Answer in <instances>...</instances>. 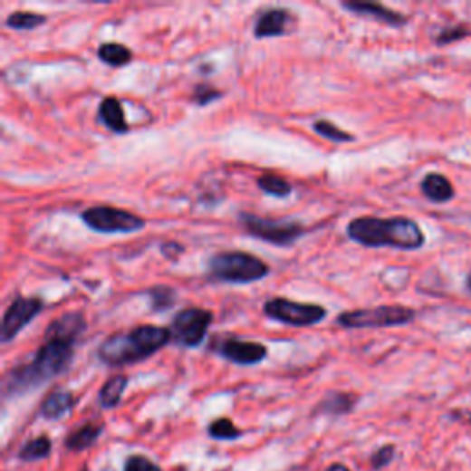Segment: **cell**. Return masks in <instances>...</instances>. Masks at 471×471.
<instances>
[{
	"mask_svg": "<svg viewBox=\"0 0 471 471\" xmlns=\"http://www.w3.org/2000/svg\"><path fill=\"white\" fill-rule=\"evenodd\" d=\"M348 238L365 247H392L417 251L424 247L426 236L420 225L409 217H356L346 226Z\"/></svg>",
	"mask_w": 471,
	"mask_h": 471,
	"instance_id": "obj_1",
	"label": "cell"
},
{
	"mask_svg": "<svg viewBox=\"0 0 471 471\" xmlns=\"http://www.w3.org/2000/svg\"><path fill=\"white\" fill-rule=\"evenodd\" d=\"M74 358V344L59 339H46V342L37 350L35 358L23 367L14 369L6 381L5 392L6 396H15L28 392L41 383L63 374Z\"/></svg>",
	"mask_w": 471,
	"mask_h": 471,
	"instance_id": "obj_2",
	"label": "cell"
},
{
	"mask_svg": "<svg viewBox=\"0 0 471 471\" xmlns=\"http://www.w3.org/2000/svg\"><path fill=\"white\" fill-rule=\"evenodd\" d=\"M169 341L171 333L168 328L144 324L124 333L111 335L98 348V358L109 367H126L151 358Z\"/></svg>",
	"mask_w": 471,
	"mask_h": 471,
	"instance_id": "obj_3",
	"label": "cell"
},
{
	"mask_svg": "<svg viewBox=\"0 0 471 471\" xmlns=\"http://www.w3.org/2000/svg\"><path fill=\"white\" fill-rule=\"evenodd\" d=\"M208 274L217 282L251 284L265 278L269 274V265L249 253L230 251L214 255L210 258Z\"/></svg>",
	"mask_w": 471,
	"mask_h": 471,
	"instance_id": "obj_4",
	"label": "cell"
},
{
	"mask_svg": "<svg viewBox=\"0 0 471 471\" xmlns=\"http://www.w3.org/2000/svg\"><path fill=\"white\" fill-rule=\"evenodd\" d=\"M415 317V310L405 306H380L370 310L344 312L337 317V324L341 328H392L405 326Z\"/></svg>",
	"mask_w": 471,
	"mask_h": 471,
	"instance_id": "obj_5",
	"label": "cell"
},
{
	"mask_svg": "<svg viewBox=\"0 0 471 471\" xmlns=\"http://www.w3.org/2000/svg\"><path fill=\"white\" fill-rule=\"evenodd\" d=\"M240 223L245 226L249 234L255 236V238L280 247H287L294 244L306 232V228L297 221L267 219L249 212L240 214Z\"/></svg>",
	"mask_w": 471,
	"mask_h": 471,
	"instance_id": "obj_6",
	"label": "cell"
},
{
	"mask_svg": "<svg viewBox=\"0 0 471 471\" xmlns=\"http://www.w3.org/2000/svg\"><path fill=\"white\" fill-rule=\"evenodd\" d=\"M82 221L100 234H131L146 226V219L140 216L112 207H92L83 210Z\"/></svg>",
	"mask_w": 471,
	"mask_h": 471,
	"instance_id": "obj_7",
	"label": "cell"
},
{
	"mask_svg": "<svg viewBox=\"0 0 471 471\" xmlns=\"http://www.w3.org/2000/svg\"><path fill=\"white\" fill-rule=\"evenodd\" d=\"M264 313L287 326H297V328H308L315 326L321 321L326 319L328 312L319 304H304V303H294L287 299H271L264 304Z\"/></svg>",
	"mask_w": 471,
	"mask_h": 471,
	"instance_id": "obj_8",
	"label": "cell"
},
{
	"mask_svg": "<svg viewBox=\"0 0 471 471\" xmlns=\"http://www.w3.org/2000/svg\"><path fill=\"white\" fill-rule=\"evenodd\" d=\"M212 321V312L201 308H187L173 317L169 328L171 339L188 348L199 346L205 341Z\"/></svg>",
	"mask_w": 471,
	"mask_h": 471,
	"instance_id": "obj_9",
	"label": "cell"
},
{
	"mask_svg": "<svg viewBox=\"0 0 471 471\" xmlns=\"http://www.w3.org/2000/svg\"><path fill=\"white\" fill-rule=\"evenodd\" d=\"M43 306L44 304L41 299L17 297L3 317V326H0V339H3V342L15 339L43 312Z\"/></svg>",
	"mask_w": 471,
	"mask_h": 471,
	"instance_id": "obj_10",
	"label": "cell"
},
{
	"mask_svg": "<svg viewBox=\"0 0 471 471\" xmlns=\"http://www.w3.org/2000/svg\"><path fill=\"white\" fill-rule=\"evenodd\" d=\"M217 353L221 358L242 365L251 367L258 365L267 358V348L255 341H242V339H225L217 346Z\"/></svg>",
	"mask_w": 471,
	"mask_h": 471,
	"instance_id": "obj_11",
	"label": "cell"
},
{
	"mask_svg": "<svg viewBox=\"0 0 471 471\" xmlns=\"http://www.w3.org/2000/svg\"><path fill=\"white\" fill-rule=\"evenodd\" d=\"M293 23V17L287 10L282 8H271L260 14L255 24V35L258 39H267V37H280L289 32V26Z\"/></svg>",
	"mask_w": 471,
	"mask_h": 471,
	"instance_id": "obj_12",
	"label": "cell"
},
{
	"mask_svg": "<svg viewBox=\"0 0 471 471\" xmlns=\"http://www.w3.org/2000/svg\"><path fill=\"white\" fill-rule=\"evenodd\" d=\"M85 328H87V321L83 313H65L48 326L44 339H59L74 344L78 337L85 332Z\"/></svg>",
	"mask_w": 471,
	"mask_h": 471,
	"instance_id": "obj_13",
	"label": "cell"
},
{
	"mask_svg": "<svg viewBox=\"0 0 471 471\" xmlns=\"http://www.w3.org/2000/svg\"><path fill=\"white\" fill-rule=\"evenodd\" d=\"M74 405H76V398L72 392L63 390V389H55L44 398L39 412H41V417L46 420H59L65 415H69V412L74 409Z\"/></svg>",
	"mask_w": 471,
	"mask_h": 471,
	"instance_id": "obj_14",
	"label": "cell"
},
{
	"mask_svg": "<svg viewBox=\"0 0 471 471\" xmlns=\"http://www.w3.org/2000/svg\"><path fill=\"white\" fill-rule=\"evenodd\" d=\"M342 8L348 10V12H353L358 15H365V17H372L380 23H385V24H390V26H403L407 23V17L398 14V12H392L389 8H385L383 5H376V3H342Z\"/></svg>",
	"mask_w": 471,
	"mask_h": 471,
	"instance_id": "obj_15",
	"label": "cell"
},
{
	"mask_svg": "<svg viewBox=\"0 0 471 471\" xmlns=\"http://www.w3.org/2000/svg\"><path fill=\"white\" fill-rule=\"evenodd\" d=\"M98 116L101 124L111 130L112 133H126L130 130L128 122H126V114H124V107L122 101L118 98L107 96L100 101V109H98Z\"/></svg>",
	"mask_w": 471,
	"mask_h": 471,
	"instance_id": "obj_16",
	"label": "cell"
},
{
	"mask_svg": "<svg viewBox=\"0 0 471 471\" xmlns=\"http://www.w3.org/2000/svg\"><path fill=\"white\" fill-rule=\"evenodd\" d=\"M358 403V396L350 392H330L326 398L319 401L313 415H328V417H342L353 410Z\"/></svg>",
	"mask_w": 471,
	"mask_h": 471,
	"instance_id": "obj_17",
	"label": "cell"
},
{
	"mask_svg": "<svg viewBox=\"0 0 471 471\" xmlns=\"http://www.w3.org/2000/svg\"><path fill=\"white\" fill-rule=\"evenodd\" d=\"M422 194L433 203H447L455 197V188L451 181L442 173H428L420 185Z\"/></svg>",
	"mask_w": 471,
	"mask_h": 471,
	"instance_id": "obj_18",
	"label": "cell"
},
{
	"mask_svg": "<svg viewBox=\"0 0 471 471\" xmlns=\"http://www.w3.org/2000/svg\"><path fill=\"white\" fill-rule=\"evenodd\" d=\"M128 383H130V380H128V376H124V374H118V376L109 378V380L105 381V385L101 387L100 394H98L100 405H101L103 409H112V407H116L118 403L122 401V396H124V392H126V389H128Z\"/></svg>",
	"mask_w": 471,
	"mask_h": 471,
	"instance_id": "obj_19",
	"label": "cell"
},
{
	"mask_svg": "<svg viewBox=\"0 0 471 471\" xmlns=\"http://www.w3.org/2000/svg\"><path fill=\"white\" fill-rule=\"evenodd\" d=\"M103 428L100 424H83L82 428H78L76 431H72L67 440H65V446L67 449L71 451H85L89 449L91 446H94L101 435Z\"/></svg>",
	"mask_w": 471,
	"mask_h": 471,
	"instance_id": "obj_20",
	"label": "cell"
},
{
	"mask_svg": "<svg viewBox=\"0 0 471 471\" xmlns=\"http://www.w3.org/2000/svg\"><path fill=\"white\" fill-rule=\"evenodd\" d=\"M98 57H100V62H103L105 65L124 67V65L131 63L133 52L120 43H103L98 48Z\"/></svg>",
	"mask_w": 471,
	"mask_h": 471,
	"instance_id": "obj_21",
	"label": "cell"
},
{
	"mask_svg": "<svg viewBox=\"0 0 471 471\" xmlns=\"http://www.w3.org/2000/svg\"><path fill=\"white\" fill-rule=\"evenodd\" d=\"M52 453V440L46 435H41L30 442H26L21 451H19V458L23 462H35V460H43Z\"/></svg>",
	"mask_w": 471,
	"mask_h": 471,
	"instance_id": "obj_22",
	"label": "cell"
},
{
	"mask_svg": "<svg viewBox=\"0 0 471 471\" xmlns=\"http://www.w3.org/2000/svg\"><path fill=\"white\" fill-rule=\"evenodd\" d=\"M258 188L273 197H287L293 192L291 183H287L282 177L276 175H262L258 177Z\"/></svg>",
	"mask_w": 471,
	"mask_h": 471,
	"instance_id": "obj_23",
	"label": "cell"
},
{
	"mask_svg": "<svg viewBox=\"0 0 471 471\" xmlns=\"http://www.w3.org/2000/svg\"><path fill=\"white\" fill-rule=\"evenodd\" d=\"M48 21L46 15L41 14H34V12H15L6 19V26L14 28V30H35L41 24H44Z\"/></svg>",
	"mask_w": 471,
	"mask_h": 471,
	"instance_id": "obj_24",
	"label": "cell"
},
{
	"mask_svg": "<svg viewBox=\"0 0 471 471\" xmlns=\"http://www.w3.org/2000/svg\"><path fill=\"white\" fill-rule=\"evenodd\" d=\"M148 294H149L153 312H166V310L173 308V304L177 301V293L168 285H157V287L149 289Z\"/></svg>",
	"mask_w": 471,
	"mask_h": 471,
	"instance_id": "obj_25",
	"label": "cell"
},
{
	"mask_svg": "<svg viewBox=\"0 0 471 471\" xmlns=\"http://www.w3.org/2000/svg\"><path fill=\"white\" fill-rule=\"evenodd\" d=\"M313 130H315V133H319L321 137H324V139H328V140H332V142H337V144H344V142L356 140V137L350 135L348 131H344V130H341V128H337V126L332 124L330 120H324V118H321V120H317V122L313 124Z\"/></svg>",
	"mask_w": 471,
	"mask_h": 471,
	"instance_id": "obj_26",
	"label": "cell"
},
{
	"mask_svg": "<svg viewBox=\"0 0 471 471\" xmlns=\"http://www.w3.org/2000/svg\"><path fill=\"white\" fill-rule=\"evenodd\" d=\"M208 435L214 440H236V438H240L244 433L232 424V420L217 418L208 426Z\"/></svg>",
	"mask_w": 471,
	"mask_h": 471,
	"instance_id": "obj_27",
	"label": "cell"
},
{
	"mask_svg": "<svg viewBox=\"0 0 471 471\" xmlns=\"http://www.w3.org/2000/svg\"><path fill=\"white\" fill-rule=\"evenodd\" d=\"M124 471H162V469L144 455H131L126 460Z\"/></svg>",
	"mask_w": 471,
	"mask_h": 471,
	"instance_id": "obj_28",
	"label": "cell"
},
{
	"mask_svg": "<svg viewBox=\"0 0 471 471\" xmlns=\"http://www.w3.org/2000/svg\"><path fill=\"white\" fill-rule=\"evenodd\" d=\"M219 96H221V92L216 91V89L210 87V85H197L196 91H194V101H196L197 105H208L212 100H216V98H219Z\"/></svg>",
	"mask_w": 471,
	"mask_h": 471,
	"instance_id": "obj_29",
	"label": "cell"
},
{
	"mask_svg": "<svg viewBox=\"0 0 471 471\" xmlns=\"http://www.w3.org/2000/svg\"><path fill=\"white\" fill-rule=\"evenodd\" d=\"M394 446H383V447H380L374 455H372V458H370V464H372V467L374 469H381V467H385L387 464H390V460L394 458Z\"/></svg>",
	"mask_w": 471,
	"mask_h": 471,
	"instance_id": "obj_30",
	"label": "cell"
},
{
	"mask_svg": "<svg viewBox=\"0 0 471 471\" xmlns=\"http://www.w3.org/2000/svg\"><path fill=\"white\" fill-rule=\"evenodd\" d=\"M469 32L466 26H453V28H446L442 30V34L437 37L438 44H449L453 41H458L462 37H466Z\"/></svg>",
	"mask_w": 471,
	"mask_h": 471,
	"instance_id": "obj_31",
	"label": "cell"
},
{
	"mask_svg": "<svg viewBox=\"0 0 471 471\" xmlns=\"http://www.w3.org/2000/svg\"><path fill=\"white\" fill-rule=\"evenodd\" d=\"M326 471H351L348 466H344V464H341V462H335V464H332V466H328V469Z\"/></svg>",
	"mask_w": 471,
	"mask_h": 471,
	"instance_id": "obj_32",
	"label": "cell"
},
{
	"mask_svg": "<svg viewBox=\"0 0 471 471\" xmlns=\"http://www.w3.org/2000/svg\"><path fill=\"white\" fill-rule=\"evenodd\" d=\"M466 285H467V289L471 291V273L467 274V280H466Z\"/></svg>",
	"mask_w": 471,
	"mask_h": 471,
	"instance_id": "obj_33",
	"label": "cell"
},
{
	"mask_svg": "<svg viewBox=\"0 0 471 471\" xmlns=\"http://www.w3.org/2000/svg\"><path fill=\"white\" fill-rule=\"evenodd\" d=\"M469 422H471V415H469Z\"/></svg>",
	"mask_w": 471,
	"mask_h": 471,
	"instance_id": "obj_34",
	"label": "cell"
}]
</instances>
